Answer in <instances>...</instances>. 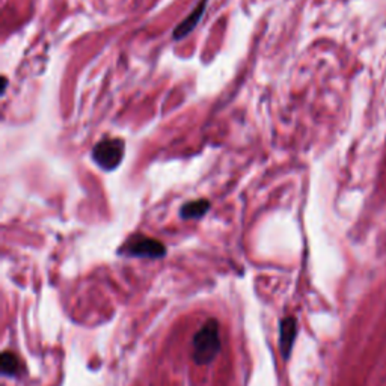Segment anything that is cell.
Listing matches in <instances>:
<instances>
[{
  "label": "cell",
  "mask_w": 386,
  "mask_h": 386,
  "mask_svg": "<svg viewBox=\"0 0 386 386\" xmlns=\"http://www.w3.org/2000/svg\"><path fill=\"white\" fill-rule=\"evenodd\" d=\"M297 335V321L295 317H285L279 325V349L284 359H288Z\"/></svg>",
  "instance_id": "cell-4"
},
{
  "label": "cell",
  "mask_w": 386,
  "mask_h": 386,
  "mask_svg": "<svg viewBox=\"0 0 386 386\" xmlns=\"http://www.w3.org/2000/svg\"><path fill=\"white\" fill-rule=\"evenodd\" d=\"M205 4H207V0H202V2L198 5L189 15H187V18L184 20V22L175 27V30H174V38L175 39L184 38L186 35H189L192 30L196 27V25L200 23V20H201V17L205 11Z\"/></svg>",
  "instance_id": "cell-5"
},
{
  "label": "cell",
  "mask_w": 386,
  "mask_h": 386,
  "mask_svg": "<svg viewBox=\"0 0 386 386\" xmlns=\"http://www.w3.org/2000/svg\"><path fill=\"white\" fill-rule=\"evenodd\" d=\"M0 365H2V373L6 375H15L20 371V359L13 352H4L0 358Z\"/></svg>",
  "instance_id": "cell-7"
},
{
  "label": "cell",
  "mask_w": 386,
  "mask_h": 386,
  "mask_svg": "<svg viewBox=\"0 0 386 386\" xmlns=\"http://www.w3.org/2000/svg\"><path fill=\"white\" fill-rule=\"evenodd\" d=\"M124 250L131 257L139 258H162L166 254V247L162 242L151 237L136 236L130 238Z\"/></svg>",
  "instance_id": "cell-3"
},
{
  "label": "cell",
  "mask_w": 386,
  "mask_h": 386,
  "mask_svg": "<svg viewBox=\"0 0 386 386\" xmlns=\"http://www.w3.org/2000/svg\"><path fill=\"white\" fill-rule=\"evenodd\" d=\"M208 210H210V202H208L207 200L191 201V202H187V204L183 205L181 217L183 219H200Z\"/></svg>",
  "instance_id": "cell-6"
},
{
  "label": "cell",
  "mask_w": 386,
  "mask_h": 386,
  "mask_svg": "<svg viewBox=\"0 0 386 386\" xmlns=\"http://www.w3.org/2000/svg\"><path fill=\"white\" fill-rule=\"evenodd\" d=\"M125 154V142L121 138H108L98 142L92 150V159L103 171H115Z\"/></svg>",
  "instance_id": "cell-2"
},
{
  "label": "cell",
  "mask_w": 386,
  "mask_h": 386,
  "mask_svg": "<svg viewBox=\"0 0 386 386\" xmlns=\"http://www.w3.org/2000/svg\"><path fill=\"white\" fill-rule=\"evenodd\" d=\"M221 352V326L214 319L207 320L193 337V361L198 365L212 364Z\"/></svg>",
  "instance_id": "cell-1"
}]
</instances>
